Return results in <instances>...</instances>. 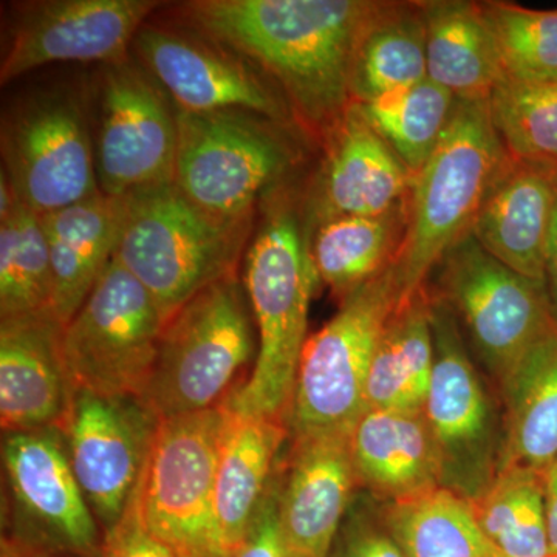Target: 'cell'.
I'll return each mask as SVG.
<instances>
[{
	"mask_svg": "<svg viewBox=\"0 0 557 557\" xmlns=\"http://www.w3.org/2000/svg\"><path fill=\"white\" fill-rule=\"evenodd\" d=\"M164 325L157 300L113 256L62 327V357L73 391L141 399Z\"/></svg>",
	"mask_w": 557,
	"mask_h": 557,
	"instance_id": "obj_11",
	"label": "cell"
},
{
	"mask_svg": "<svg viewBox=\"0 0 557 557\" xmlns=\"http://www.w3.org/2000/svg\"><path fill=\"white\" fill-rule=\"evenodd\" d=\"M486 108L512 159L557 170V81L505 76Z\"/></svg>",
	"mask_w": 557,
	"mask_h": 557,
	"instance_id": "obj_34",
	"label": "cell"
},
{
	"mask_svg": "<svg viewBox=\"0 0 557 557\" xmlns=\"http://www.w3.org/2000/svg\"><path fill=\"white\" fill-rule=\"evenodd\" d=\"M434 273V288H428L456 314L494 388L556 327L544 282L508 269L471 234L443 256Z\"/></svg>",
	"mask_w": 557,
	"mask_h": 557,
	"instance_id": "obj_9",
	"label": "cell"
},
{
	"mask_svg": "<svg viewBox=\"0 0 557 557\" xmlns=\"http://www.w3.org/2000/svg\"><path fill=\"white\" fill-rule=\"evenodd\" d=\"M511 161L486 102L457 100L448 129L410 186L405 239L394 263L401 300L424 287L443 256L471 233Z\"/></svg>",
	"mask_w": 557,
	"mask_h": 557,
	"instance_id": "obj_3",
	"label": "cell"
},
{
	"mask_svg": "<svg viewBox=\"0 0 557 557\" xmlns=\"http://www.w3.org/2000/svg\"><path fill=\"white\" fill-rule=\"evenodd\" d=\"M480 3L508 78L557 81V9Z\"/></svg>",
	"mask_w": 557,
	"mask_h": 557,
	"instance_id": "obj_35",
	"label": "cell"
},
{
	"mask_svg": "<svg viewBox=\"0 0 557 557\" xmlns=\"http://www.w3.org/2000/svg\"><path fill=\"white\" fill-rule=\"evenodd\" d=\"M277 516L292 557H329L359 483L350 432L289 438Z\"/></svg>",
	"mask_w": 557,
	"mask_h": 557,
	"instance_id": "obj_18",
	"label": "cell"
},
{
	"mask_svg": "<svg viewBox=\"0 0 557 557\" xmlns=\"http://www.w3.org/2000/svg\"><path fill=\"white\" fill-rule=\"evenodd\" d=\"M429 293L435 362L424 416L437 449L440 485L474 502L493 485L500 468V399L471 354L456 314Z\"/></svg>",
	"mask_w": 557,
	"mask_h": 557,
	"instance_id": "obj_7",
	"label": "cell"
},
{
	"mask_svg": "<svg viewBox=\"0 0 557 557\" xmlns=\"http://www.w3.org/2000/svg\"><path fill=\"white\" fill-rule=\"evenodd\" d=\"M376 0H196L183 20L273 81L293 120L325 139L351 106L355 51Z\"/></svg>",
	"mask_w": 557,
	"mask_h": 557,
	"instance_id": "obj_1",
	"label": "cell"
},
{
	"mask_svg": "<svg viewBox=\"0 0 557 557\" xmlns=\"http://www.w3.org/2000/svg\"><path fill=\"white\" fill-rule=\"evenodd\" d=\"M329 557H406L386 518L383 504L359 490Z\"/></svg>",
	"mask_w": 557,
	"mask_h": 557,
	"instance_id": "obj_36",
	"label": "cell"
},
{
	"mask_svg": "<svg viewBox=\"0 0 557 557\" xmlns=\"http://www.w3.org/2000/svg\"><path fill=\"white\" fill-rule=\"evenodd\" d=\"M177 159V109L159 83L124 60L110 64L100 87L98 185L129 196L172 185Z\"/></svg>",
	"mask_w": 557,
	"mask_h": 557,
	"instance_id": "obj_13",
	"label": "cell"
},
{
	"mask_svg": "<svg viewBox=\"0 0 557 557\" xmlns=\"http://www.w3.org/2000/svg\"><path fill=\"white\" fill-rule=\"evenodd\" d=\"M545 475V502H547L549 557H557V458Z\"/></svg>",
	"mask_w": 557,
	"mask_h": 557,
	"instance_id": "obj_39",
	"label": "cell"
},
{
	"mask_svg": "<svg viewBox=\"0 0 557 557\" xmlns=\"http://www.w3.org/2000/svg\"><path fill=\"white\" fill-rule=\"evenodd\" d=\"M483 536L500 557H549L544 472L498 471L493 485L471 502Z\"/></svg>",
	"mask_w": 557,
	"mask_h": 557,
	"instance_id": "obj_31",
	"label": "cell"
},
{
	"mask_svg": "<svg viewBox=\"0 0 557 557\" xmlns=\"http://www.w3.org/2000/svg\"><path fill=\"white\" fill-rule=\"evenodd\" d=\"M545 288H547L553 319L557 325V211L552 234H549L547 258H545Z\"/></svg>",
	"mask_w": 557,
	"mask_h": 557,
	"instance_id": "obj_40",
	"label": "cell"
},
{
	"mask_svg": "<svg viewBox=\"0 0 557 557\" xmlns=\"http://www.w3.org/2000/svg\"><path fill=\"white\" fill-rule=\"evenodd\" d=\"M258 355V335L239 274L201 289L168 319L141 401L160 420L220 408Z\"/></svg>",
	"mask_w": 557,
	"mask_h": 557,
	"instance_id": "obj_4",
	"label": "cell"
},
{
	"mask_svg": "<svg viewBox=\"0 0 557 557\" xmlns=\"http://www.w3.org/2000/svg\"><path fill=\"white\" fill-rule=\"evenodd\" d=\"M273 194L245 252L244 281L258 335V355L247 380L223 408L287 421L311 298L319 284L306 215L289 194Z\"/></svg>",
	"mask_w": 557,
	"mask_h": 557,
	"instance_id": "obj_2",
	"label": "cell"
},
{
	"mask_svg": "<svg viewBox=\"0 0 557 557\" xmlns=\"http://www.w3.org/2000/svg\"><path fill=\"white\" fill-rule=\"evenodd\" d=\"M2 172L36 214L100 193L89 123L78 97L39 94L13 106L0 129Z\"/></svg>",
	"mask_w": 557,
	"mask_h": 557,
	"instance_id": "obj_12",
	"label": "cell"
},
{
	"mask_svg": "<svg viewBox=\"0 0 557 557\" xmlns=\"http://www.w3.org/2000/svg\"><path fill=\"white\" fill-rule=\"evenodd\" d=\"M327 156L307 201V228L350 215H381L408 201L413 174L351 102L325 139Z\"/></svg>",
	"mask_w": 557,
	"mask_h": 557,
	"instance_id": "obj_19",
	"label": "cell"
},
{
	"mask_svg": "<svg viewBox=\"0 0 557 557\" xmlns=\"http://www.w3.org/2000/svg\"><path fill=\"white\" fill-rule=\"evenodd\" d=\"M408 223V201L381 215H350L310 231V252L321 284L343 302L397 260Z\"/></svg>",
	"mask_w": 557,
	"mask_h": 557,
	"instance_id": "obj_28",
	"label": "cell"
},
{
	"mask_svg": "<svg viewBox=\"0 0 557 557\" xmlns=\"http://www.w3.org/2000/svg\"><path fill=\"white\" fill-rule=\"evenodd\" d=\"M556 211L557 170L512 159L469 234L508 269L545 284Z\"/></svg>",
	"mask_w": 557,
	"mask_h": 557,
	"instance_id": "obj_21",
	"label": "cell"
},
{
	"mask_svg": "<svg viewBox=\"0 0 557 557\" xmlns=\"http://www.w3.org/2000/svg\"><path fill=\"white\" fill-rule=\"evenodd\" d=\"M153 0H50L32 3L14 25L0 64L2 84L54 62L127 60Z\"/></svg>",
	"mask_w": 557,
	"mask_h": 557,
	"instance_id": "obj_17",
	"label": "cell"
},
{
	"mask_svg": "<svg viewBox=\"0 0 557 557\" xmlns=\"http://www.w3.org/2000/svg\"><path fill=\"white\" fill-rule=\"evenodd\" d=\"M2 557H83L70 553L53 552V549L36 547L14 536L3 537Z\"/></svg>",
	"mask_w": 557,
	"mask_h": 557,
	"instance_id": "obj_41",
	"label": "cell"
},
{
	"mask_svg": "<svg viewBox=\"0 0 557 557\" xmlns=\"http://www.w3.org/2000/svg\"><path fill=\"white\" fill-rule=\"evenodd\" d=\"M53 313V271L42 218L21 201L0 223V319Z\"/></svg>",
	"mask_w": 557,
	"mask_h": 557,
	"instance_id": "obj_33",
	"label": "cell"
},
{
	"mask_svg": "<svg viewBox=\"0 0 557 557\" xmlns=\"http://www.w3.org/2000/svg\"><path fill=\"white\" fill-rule=\"evenodd\" d=\"M51 313L0 319V423L3 434L61 428L72 401L61 336Z\"/></svg>",
	"mask_w": 557,
	"mask_h": 557,
	"instance_id": "obj_20",
	"label": "cell"
},
{
	"mask_svg": "<svg viewBox=\"0 0 557 557\" xmlns=\"http://www.w3.org/2000/svg\"><path fill=\"white\" fill-rule=\"evenodd\" d=\"M226 412L228 421L215 475L214 511L220 544L226 556L233 557L269 493L289 431L282 418Z\"/></svg>",
	"mask_w": 557,
	"mask_h": 557,
	"instance_id": "obj_24",
	"label": "cell"
},
{
	"mask_svg": "<svg viewBox=\"0 0 557 557\" xmlns=\"http://www.w3.org/2000/svg\"><path fill=\"white\" fill-rule=\"evenodd\" d=\"M359 490L383 504L440 485V463L424 410L366 409L350 431Z\"/></svg>",
	"mask_w": 557,
	"mask_h": 557,
	"instance_id": "obj_23",
	"label": "cell"
},
{
	"mask_svg": "<svg viewBox=\"0 0 557 557\" xmlns=\"http://www.w3.org/2000/svg\"><path fill=\"white\" fill-rule=\"evenodd\" d=\"M426 30L428 78L458 101L486 102L505 78L482 3L420 2Z\"/></svg>",
	"mask_w": 557,
	"mask_h": 557,
	"instance_id": "obj_25",
	"label": "cell"
},
{
	"mask_svg": "<svg viewBox=\"0 0 557 557\" xmlns=\"http://www.w3.org/2000/svg\"><path fill=\"white\" fill-rule=\"evenodd\" d=\"M424 79L426 30L420 2H380L355 51L351 101L366 104Z\"/></svg>",
	"mask_w": 557,
	"mask_h": 557,
	"instance_id": "obj_29",
	"label": "cell"
},
{
	"mask_svg": "<svg viewBox=\"0 0 557 557\" xmlns=\"http://www.w3.org/2000/svg\"><path fill=\"white\" fill-rule=\"evenodd\" d=\"M211 44L159 27H143L134 46L146 72L177 110H245L285 127L295 123L287 101L273 83L247 61Z\"/></svg>",
	"mask_w": 557,
	"mask_h": 557,
	"instance_id": "obj_16",
	"label": "cell"
},
{
	"mask_svg": "<svg viewBox=\"0 0 557 557\" xmlns=\"http://www.w3.org/2000/svg\"><path fill=\"white\" fill-rule=\"evenodd\" d=\"M278 467L247 537L233 557H292L278 525L277 504L278 486H281V468Z\"/></svg>",
	"mask_w": 557,
	"mask_h": 557,
	"instance_id": "obj_38",
	"label": "cell"
},
{
	"mask_svg": "<svg viewBox=\"0 0 557 557\" xmlns=\"http://www.w3.org/2000/svg\"><path fill=\"white\" fill-rule=\"evenodd\" d=\"M288 127L245 112L177 110L174 185L194 205L225 220L255 219L299 160Z\"/></svg>",
	"mask_w": 557,
	"mask_h": 557,
	"instance_id": "obj_6",
	"label": "cell"
},
{
	"mask_svg": "<svg viewBox=\"0 0 557 557\" xmlns=\"http://www.w3.org/2000/svg\"><path fill=\"white\" fill-rule=\"evenodd\" d=\"M252 220L215 218L174 183L141 190L115 256L145 285L168 322L201 289L237 274Z\"/></svg>",
	"mask_w": 557,
	"mask_h": 557,
	"instance_id": "obj_5",
	"label": "cell"
},
{
	"mask_svg": "<svg viewBox=\"0 0 557 557\" xmlns=\"http://www.w3.org/2000/svg\"><path fill=\"white\" fill-rule=\"evenodd\" d=\"M228 412L223 406L160 420L135 498L143 522L178 557H228L214 494Z\"/></svg>",
	"mask_w": 557,
	"mask_h": 557,
	"instance_id": "obj_10",
	"label": "cell"
},
{
	"mask_svg": "<svg viewBox=\"0 0 557 557\" xmlns=\"http://www.w3.org/2000/svg\"><path fill=\"white\" fill-rule=\"evenodd\" d=\"M2 460L16 525L11 536L53 552L100 556L101 527L73 472L61 429L5 434Z\"/></svg>",
	"mask_w": 557,
	"mask_h": 557,
	"instance_id": "obj_14",
	"label": "cell"
},
{
	"mask_svg": "<svg viewBox=\"0 0 557 557\" xmlns=\"http://www.w3.org/2000/svg\"><path fill=\"white\" fill-rule=\"evenodd\" d=\"M399 293L394 265L339 304L300 355L287 416L289 438L350 432L366 410V384Z\"/></svg>",
	"mask_w": 557,
	"mask_h": 557,
	"instance_id": "obj_8",
	"label": "cell"
},
{
	"mask_svg": "<svg viewBox=\"0 0 557 557\" xmlns=\"http://www.w3.org/2000/svg\"><path fill=\"white\" fill-rule=\"evenodd\" d=\"M135 194L108 196L100 190L40 215L53 271V313L62 325L75 317L115 256Z\"/></svg>",
	"mask_w": 557,
	"mask_h": 557,
	"instance_id": "obj_22",
	"label": "cell"
},
{
	"mask_svg": "<svg viewBox=\"0 0 557 557\" xmlns=\"http://www.w3.org/2000/svg\"><path fill=\"white\" fill-rule=\"evenodd\" d=\"M502 408L500 469L545 472L557 458V325L496 388Z\"/></svg>",
	"mask_w": 557,
	"mask_h": 557,
	"instance_id": "obj_26",
	"label": "cell"
},
{
	"mask_svg": "<svg viewBox=\"0 0 557 557\" xmlns=\"http://www.w3.org/2000/svg\"><path fill=\"white\" fill-rule=\"evenodd\" d=\"M383 511L406 557H500L483 536L471 502L446 487L383 504Z\"/></svg>",
	"mask_w": 557,
	"mask_h": 557,
	"instance_id": "obj_30",
	"label": "cell"
},
{
	"mask_svg": "<svg viewBox=\"0 0 557 557\" xmlns=\"http://www.w3.org/2000/svg\"><path fill=\"white\" fill-rule=\"evenodd\" d=\"M98 557H178L166 544L153 536L139 516L137 498L132 497L123 518L102 533Z\"/></svg>",
	"mask_w": 557,
	"mask_h": 557,
	"instance_id": "obj_37",
	"label": "cell"
},
{
	"mask_svg": "<svg viewBox=\"0 0 557 557\" xmlns=\"http://www.w3.org/2000/svg\"><path fill=\"white\" fill-rule=\"evenodd\" d=\"M456 104L448 90L428 78L358 108L372 129L416 175L437 149Z\"/></svg>",
	"mask_w": 557,
	"mask_h": 557,
	"instance_id": "obj_32",
	"label": "cell"
},
{
	"mask_svg": "<svg viewBox=\"0 0 557 557\" xmlns=\"http://www.w3.org/2000/svg\"><path fill=\"white\" fill-rule=\"evenodd\" d=\"M435 346L428 285L401 300L379 344L366 384V409L424 410Z\"/></svg>",
	"mask_w": 557,
	"mask_h": 557,
	"instance_id": "obj_27",
	"label": "cell"
},
{
	"mask_svg": "<svg viewBox=\"0 0 557 557\" xmlns=\"http://www.w3.org/2000/svg\"><path fill=\"white\" fill-rule=\"evenodd\" d=\"M159 423L139 398L73 391L60 429L73 472L102 533L129 507Z\"/></svg>",
	"mask_w": 557,
	"mask_h": 557,
	"instance_id": "obj_15",
	"label": "cell"
}]
</instances>
